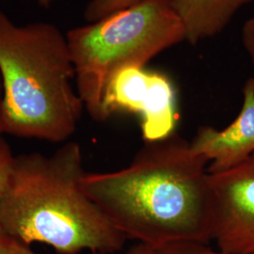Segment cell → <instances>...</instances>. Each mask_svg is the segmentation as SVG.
I'll use <instances>...</instances> for the list:
<instances>
[{
  "mask_svg": "<svg viewBox=\"0 0 254 254\" xmlns=\"http://www.w3.org/2000/svg\"><path fill=\"white\" fill-rule=\"evenodd\" d=\"M144 142L127 168L86 173L84 190L127 239L157 250L207 245L213 240L208 161L176 133Z\"/></svg>",
  "mask_w": 254,
  "mask_h": 254,
  "instance_id": "1",
  "label": "cell"
},
{
  "mask_svg": "<svg viewBox=\"0 0 254 254\" xmlns=\"http://www.w3.org/2000/svg\"><path fill=\"white\" fill-rule=\"evenodd\" d=\"M81 148L68 142L52 155L14 157L0 203V225L19 243H42L58 254H111L127 236L82 187Z\"/></svg>",
  "mask_w": 254,
  "mask_h": 254,
  "instance_id": "2",
  "label": "cell"
},
{
  "mask_svg": "<svg viewBox=\"0 0 254 254\" xmlns=\"http://www.w3.org/2000/svg\"><path fill=\"white\" fill-rule=\"evenodd\" d=\"M66 36L51 23L17 26L0 10L4 133L64 142L85 109Z\"/></svg>",
  "mask_w": 254,
  "mask_h": 254,
  "instance_id": "3",
  "label": "cell"
},
{
  "mask_svg": "<svg viewBox=\"0 0 254 254\" xmlns=\"http://www.w3.org/2000/svg\"><path fill=\"white\" fill-rule=\"evenodd\" d=\"M76 91L91 118L102 122V97L112 73L144 67L155 56L186 41L181 22L167 0H139L65 35Z\"/></svg>",
  "mask_w": 254,
  "mask_h": 254,
  "instance_id": "4",
  "label": "cell"
},
{
  "mask_svg": "<svg viewBox=\"0 0 254 254\" xmlns=\"http://www.w3.org/2000/svg\"><path fill=\"white\" fill-rule=\"evenodd\" d=\"M126 111L138 114L144 141L161 140L174 133L177 123L173 83L144 67H127L112 73L102 97V122Z\"/></svg>",
  "mask_w": 254,
  "mask_h": 254,
  "instance_id": "5",
  "label": "cell"
},
{
  "mask_svg": "<svg viewBox=\"0 0 254 254\" xmlns=\"http://www.w3.org/2000/svg\"><path fill=\"white\" fill-rule=\"evenodd\" d=\"M210 176L213 240L218 251L254 254V154L236 167Z\"/></svg>",
  "mask_w": 254,
  "mask_h": 254,
  "instance_id": "6",
  "label": "cell"
},
{
  "mask_svg": "<svg viewBox=\"0 0 254 254\" xmlns=\"http://www.w3.org/2000/svg\"><path fill=\"white\" fill-rule=\"evenodd\" d=\"M193 151L208 161L210 174L222 173L244 162L254 154V81L243 88V103L236 120L218 130L201 127L190 141Z\"/></svg>",
  "mask_w": 254,
  "mask_h": 254,
  "instance_id": "7",
  "label": "cell"
},
{
  "mask_svg": "<svg viewBox=\"0 0 254 254\" xmlns=\"http://www.w3.org/2000/svg\"><path fill=\"white\" fill-rule=\"evenodd\" d=\"M181 22L186 41L196 45L225 29L236 12L254 0H167Z\"/></svg>",
  "mask_w": 254,
  "mask_h": 254,
  "instance_id": "8",
  "label": "cell"
},
{
  "mask_svg": "<svg viewBox=\"0 0 254 254\" xmlns=\"http://www.w3.org/2000/svg\"><path fill=\"white\" fill-rule=\"evenodd\" d=\"M139 0H91L87 5L84 18L88 23H92L127 8Z\"/></svg>",
  "mask_w": 254,
  "mask_h": 254,
  "instance_id": "9",
  "label": "cell"
},
{
  "mask_svg": "<svg viewBox=\"0 0 254 254\" xmlns=\"http://www.w3.org/2000/svg\"><path fill=\"white\" fill-rule=\"evenodd\" d=\"M13 160L14 156L11 154L9 146L2 139L0 141V203L8 186Z\"/></svg>",
  "mask_w": 254,
  "mask_h": 254,
  "instance_id": "10",
  "label": "cell"
},
{
  "mask_svg": "<svg viewBox=\"0 0 254 254\" xmlns=\"http://www.w3.org/2000/svg\"><path fill=\"white\" fill-rule=\"evenodd\" d=\"M162 254H234L213 250L206 244L184 243L169 246L159 250Z\"/></svg>",
  "mask_w": 254,
  "mask_h": 254,
  "instance_id": "11",
  "label": "cell"
},
{
  "mask_svg": "<svg viewBox=\"0 0 254 254\" xmlns=\"http://www.w3.org/2000/svg\"><path fill=\"white\" fill-rule=\"evenodd\" d=\"M242 42L254 69V17L249 19L242 27ZM253 79L254 81V76Z\"/></svg>",
  "mask_w": 254,
  "mask_h": 254,
  "instance_id": "12",
  "label": "cell"
},
{
  "mask_svg": "<svg viewBox=\"0 0 254 254\" xmlns=\"http://www.w3.org/2000/svg\"><path fill=\"white\" fill-rule=\"evenodd\" d=\"M20 244L0 225V254H16Z\"/></svg>",
  "mask_w": 254,
  "mask_h": 254,
  "instance_id": "13",
  "label": "cell"
},
{
  "mask_svg": "<svg viewBox=\"0 0 254 254\" xmlns=\"http://www.w3.org/2000/svg\"><path fill=\"white\" fill-rule=\"evenodd\" d=\"M123 254H162L161 252L154 247L146 245L143 243H137L136 245L131 247Z\"/></svg>",
  "mask_w": 254,
  "mask_h": 254,
  "instance_id": "14",
  "label": "cell"
},
{
  "mask_svg": "<svg viewBox=\"0 0 254 254\" xmlns=\"http://www.w3.org/2000/svg\"><path fill=\"white\" fill-rule=\"evenodd\" d=\"M2 97H3V89H2V82L0 77V141L2 140L1 136L4 134V127H3V112H2Z\"/></svg>",
  "mask_w": 254,
  "mask_h": 254,
  "instance_id": "15",
  "label": "cell"
},
{
  "mask_svg": "<svg viewBox=\"0 0 254 254\" xmlns=\"http://www.w3.org/2000/svg\"><path fill=\"white\" fill-rule=\"evenodd\" d=\"M16 254H37L36 253H34L30 248L29 246L24 245V244H20L18 248V251Z\"/></svg>",
  "mask_w": 254,
  "mask_h": 254,
  "instance_id": "16",
  "label": "cell"
},
{
  "mask_svg": "<svg viewBox=\"0 0 254 254\" xmlns=\"http://www.w3.org/2000/svg\"><path fill=\"white\" fill-rule=\"evenodd\" d=\"M36 2L39 3V5H41L44 8H49L56 0H35Z\"/></svg>",
  "mask_w": 254,
  "mask_h": 254,
  "instance_id": "17",
  "label": "cell"
}]
</instances>
